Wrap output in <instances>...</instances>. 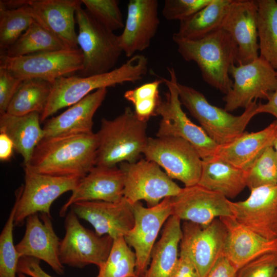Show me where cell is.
<instances>
[{"label": "cell", "instance_id": "7bdbcfd3", "mask_svg": "<svg viewBox=\"0 0 277 277\" xmlns=\"http://www.w3.org/2000/svg\"><path fill=\"white\" fill-rule=\"evenodd\" d=\"M17 272L30 277H53L42 268L39 260L31 257L20 258Z\"/></svg>", "mask_w": 277, "mask_h": 277}, {"label": "cell", "instance_id": "74e56055", "mask_svg": "<svg viewBox=\"0 0 277 277\" xmlns=\"http://www.w3.org/2000/svg\"><path fill=\"white\" fill-rule=\"evenodd\" d=\"M16 205H14L0 234V277H16L21 258L13 244Z\"/></svg>", "mask_w": 277, "mask_h": 277}, {"label": "cell", "instance_id": "d6986e66", "mask_svg": "<svg viewBox=\"0 0 277 277\" xmlns=\"http://www.w3.org/2000/svg\"><path fill=\"white\" fill-rule=\"evenodd\" d=\"M78 217L89 222L100 236L124 237L133 227V204L124 197L118 202L85 201L70 207Z\"/></svg>", "mask_w": 277, "mask_h": 277}, {"label": "cell", "instance_id": "ffe728a7", "mask_svg": "<svg viewBox=\"0 0 277 277\" xmlns=\"http://www.w3.org/2000/svg\"><path fill=\"white\" fill-rule=\"evenodd\" d=\"M257 0H233L222 28L233 39L238 47L236 63L247 64L259 56Z\"/></svg>", "mask_w": 277, "mask_h": 277}, {"label": "cell", "instance_id": "c3c4849f", "mask_svg": "<svg viewBox=\"0 0 277 277\" xmlns=\"http://www.w3.org/2000/svg\"><path fill=\"white\" fill-rule=\"evenodd\" d=\"M273 147L277 153V132H276L274 140L273 141Z\"/></svg>", "mask_w": 277, "mask_h": 277}, {"label": "cell", "instance_id": "1f68e13d", "mask_svg": "<svg viewBox=\"0 0 277 277\" xmlns=\"http://www.w3.org/2000/svg\"><path fill=\"white\" fill-rule=\"evenodd\" d=\"M260 56L277 70V1L257 0Z\"/></svg>", "mask_w": 277, "mask_h": 277}, {"label": "cell", "instance_id": "277c9868", "mask_svg": "<svg viewBox=\"0 0 277 277\" xmlns=\"http://www.w3.org/2000/svg\"><path fill=\"white\" fill-rule=\"evenodd\" d=\"M147 123L139 120L130 107L113 120L103 118L97 133V166L112 167L140 160L146 146Z\"/></svg>", "mask_w": 277, "mask_h": 277}, {"label": "cell", "instance_id": "cb8c5ba5", "mask_svg": "<svg viewBox=\"0 0 277 277\" xmlns=\"http://www.w3.org/2000/svg\"><path fill=\"white\" fill-rule=\"evenodd\" d=\"M219 219L227 231L223 256L237 271L262 255L277 253V238L263 237L244 226L233 217Z\"/></svg>", "mask_w": 277, "mask_h": 277}, {"label": "cell", "instance_id": "ab89813d", "mask_svg": "<svg viewBox=\"0 0 277 277\" xmlns=\"http://www.w3.org/2000/svg\"><path fill=\"white\" fill-rule=\"evenodd\" d=\"M210 2L211 0H166L162 14L167 20L180 22L190 17Z\"/></svg>", "mask_w": 277, "mask_h": 277}, {"label": "cell", "instance_id": "b9f144b4", "mask_svg": "<svg viewBox=\"0 0 277 277\" xmlns=\"http://www.w3.org/2000/svg\"><path fill=\"white\" fill-rule=\"evenodd\" d=\"M22 82L8 70L0 68V115L6 113L11 100Z\"/></svg>", "mask_w": 277, "mask_h": 277}, {"label": "cell", "instance_id": "836d02e7", "mask_svg": "<svg viewBox=\"0 0 277 277\" xmlns=\"http://www.w3.org/2000/svg\"><path fill=\"white\" fill-rule=\"evenodd\" d=\"M135 252L126 243L124 237L113 239L109 255L99 268L96 277H138L136 273Z\"/></svg>", "mask_w": 277, "mask_h": 277}, {"label": "cell", "instance_id": "52a82bcc", "mask_svg": "<svg viewBox=\"0 0 277 277\" xmlns=\"http://www.w3.org/2000/svg\"><path fill=\"white\" fill-rule=\"evenodd\" d=\"M169 79H164L168 88L165 99L156 109V115L162 117L156 137L176 136L189 142L202 159L214 155L218 145L201 127L193 123L182 108L178 82L174 69L168 67Z\"/></svg>", "mask_w": 277, "mask_h": 277}, {"label": "cell", "instance_id": "d590c367", "mask_svg": "<svg viewBox=\"0 0 277 277\" xmlns=\"http://www.w3.org/2000/svg\"><path fill=\"white\" fill-rule=\"evenodd\" d=\"M164 79H156L133 89L126 91L124 98L134 107V113L141 121L147 122L152 116L156 115V109L161 102L159 87Z\"/></svg>", "mask_w": 277, "mask_h": 277}, {"label": "cell", "instance_id": "ac0fdd59", "mask_svg": "<svg viewBox=\"0 0 277 277\" xmlns=\"http://www.w3.org/2000/svg\"><path fill=\"white\" fill-rule=\"evenodd\" d=\"M233 217L267 239L277 238V184L250 190L245 200L231 201Z\"/></svg>", "mask_w": 277, "mask_h": 277}, {"label": "cell", "instance_id": "ee69618b", "mask_svg": "<svg viewBox=\"0 0 277 277\" xmlns=\"http://www.w3.org/2000/svg\"><path fill=\"white\" fill-rule=\"evenodd\" d=\"M173 277H200V275L191 260L186 254L180 253Z\"/></svg>", "mask_w": 277, "mask_h": 277}, {"label": "cell", "instance_id": "9a60e30c", "mask_svg": "<svg viewBox=\"0 0 277 277\" xmlns=\"http://www.w3.org/2000/svg\"><path fill=\"white\" fill-rule=\"evenodd\" d=\"M171 197H166L151 207H144L140 202L133 204L134 225L124 239L134 249L136 273L138 277H143L147 270L160 230L172 215Z\"/></svg>", "mask_w": 277, "mask_h": 277}, {"label": "cell", "instance_id": "4316f807", "mask_svg": "<svg viewBox=\"0 0 277 277\" xmlns=\"http://www.w3.org/2000/svg\"><path fill=\"white\" fill-rule=\"evenodd\" d=\"M40 123L41 114L37 112L23 115L5 113L0 115V132L12 141L14 150L23 159L24 166L29 163L36 147L44 137Z\"/></svg>", "mask_w": 277, "mask_h": 277}, {"label": "cell", "instance_id": "2e32d148", "mask_svg": "<svg viewBox=\"0 0 277 277\" xmlns=\"http://www.w3.org/2000/svg\"><path fill=\"white\" fill-rule=\"evenodd\" d=\"M81 0H9L10 8L25 6L35 22L48 30L70 49H79L75 14Z\"/></svg>", "mask_w": 277, "mask_h": 277}, {"label": "cell", "instance_id": "9c48e42d", "mask_svg": "<svg viewBox=\"0 0 277 277\" xmlns=\"http://www.w3.org/2000/svg\"><path fill=\"white\" fill-rule=\"evenodd\" d=\"M83 55L79 49H64L19 57L0 56V68L22 80L38 78L52 84L61 77L79 72Z\"/></svg>", "mask_w": 277, "mask_h": 277}, {"label": "cell", "instance_id": "60d3db41", "mask_svg": "<svg viewBox=\"0 0 277 277\" xmlns=\"http://www.w3.org/2000/svg\"><path fill=\"white\" fill-rule=\"evenodd\" d=\"M277 269V253L262 255L239 269L235 277H273Z\"/></svg>", "mask_w": 277, "mask_h": 277}, {"label": "cell", "instance_id": "5b68a950", "mask_svg": "<svg viewBox=\"0 0 277 277\" xmlns=\"http://www.w3.org/2000/svg\"><path fill=\"white\" fill-rule=\"evenodd\" d=\"M181 102L200 124L207 135L218 145L232 142L241 135L256 113L258 104L252 102L240 115L211 104L194 88L178 83Z\"/></svg>", "mask_w": 277, "mask_h": 277}, {"label": "cell", "instance_id": "e575fe53", "mask_svg": "<svg viewBox=\"0 0 277 277\" xmlns=\"http://www.w3.org/2000/svg\"><path fill=\"white\" fill-rule=\"evenodd\" d=\"M34 20L25 6L8 9L0 4V47L7 50Z\"/></svg>", "mask_w": 277, "mask_h": 277}, {"label": "cell", "instance_id": "4fadbf2b", "mask_svg": "<svg viewBox=\"0 0 277 277\" xmlns=\"http://www.w3.org/2000/svg\"><path fill=\"white\" fill-rule=\"evenodd\" d=\"M231 91L223 98L224 109L232 112L247 107L258 98L268 100L277 87V71L262 57L247 64L232 65Z\"/></svg>", "mask_w": 277, "mask_h": 277}, {"label": "cell", "instance_id": "f6af8a7d", "mask_svg": "<svg viewBox=\"0 0 277 277\" xmlns=\"http://www.w3.org/2000/svg\"><path fill=\"white\" fill-rule=\"evenodd\" d=\"M237 270L222 256L204 277H235Z\"/></svg>", "mask_w": 277, "mask_h": 277}, {"label": "cell", "instance_id": "ba28073f", "mask_svg": "<svg viewBox=\"0 0 277 277\" xmlns=\"http://www.w3.org/2000/svg\"><path fill=\"white\" fill-rule=\"evenodd\" d=\"M24 184L16 191L15 226H21L30 215L40 212L51 217V206L63 193L72 191L81 178L42 174L24 167Z\"/></svg>", "mask_w": 277, "mask_h": 277}, {"label": "cell", "instance_id": "3957f363", "mask_svg": "<svg viewBox=\"0 0 277 277\" xmlns=\"http://www.w3.org/2000/svg\"><path fill=\"white\" fill-rule=\"evenodd\" d=\"M148 65L145 56L136 54L119 67L106 73L85 77L72 75L58 78L52 84L48 103L41 115V122L97 89L141 81L147 73Z\"/></svg>", "mask_w": 277, "mask_h": 277}, {"label": "cell", "instance_id": "7c38bea8", "mask_svg": "<svg viewBox=\"0 0 277 277\" xmlns=\"http://www.w3.org/2000/svg\"><path fill=\"white\" fill-rule=\"evenodd\" d=\"M119 168L124 176V197L132 204L144 200L148 207H153L182 189L159 165L145 158L121 163Z\"/></svg>", "mask_w": 277, "mask_h": 277}, {"label": "cell", "instance_id": "8fae6325", "mask_svg": "<svg viewBox=\"0 0 277 277\" xmlns=\"http://www.w3.org/2000/svg\"><path fill=\"white\" fill-rule=\"evenodd\" d=\"M64 225L65 234L59 248L61 263L77 268L89 264L101 267L109 255L113 239L84 227L71 209L66 214Z\"/></svg>", "mask_w": 277, "mask_h": 277}, {"label": "cell", "instance_id": "f35d334b", "mask_svg": "<svg viewBox=\"0 0 277 277\" xmlns=\"http://www.w3.org/2000/svg\"><path fill=\"white\" fill-rule=\"evenodd\" d=\"M86 9L100 23L114 31L124 28L123 17L117 0H81Z\"/></svg>", "mask_w": 277, "mask_h": 277}, {"label": "cell", "instance_id": "8992f818", "mask_svg": "<svg viewBox=\"0 0 277 277\" xmlns=\"http://www.w3.org/2000/svg\"><path fill=\"white\" fill-rule=\"evenodd\" d=\"M78 26L77 41L83 55L81 76L108 72L114 67L123 52L119 36L79 6L75 14Z\"/></svg>", "mask_w": 277, "mask_h": 277}, {"label": "cell", "instance_id": "30bf717a", "mask_svg": "<svg viewBox=\"0 0 277 277\" xmlns=\"http://www.w3.org/2000/svg\"><path fill=\"white\" fill-rule=\"evenodd\" d=\"M143 154L165 171L172 179L182 182L185 187L198 184L202 170V158L186 140L176 136L148 137Z\"/></svg>", "mask_w": 277, "mask_h": 277}, {"label": "cell", "instance_id": "e0dca14e", "mask_svg": "<svg viewBox=\"0 0 277 277\" xmlns=\"http://www.w3.org/2000/svg\"><path fill=\"white\" fill-rule=\"evenodd\" d=\"M172 215L181 221L206 226L222 217H233L231 201L198 184L182 188L171 197Z\"/></svg>", "mask_w": 277, "mask_h": 277}, {"label": "cell", "instance_id": "bcb514c9", "mask_svg": "<svg viewBox=\"0 0 277 277\" xmlns=\"http://www.w3.org/2000/svg\"><path fill=\"white\" fill-rule=\"evenodd\" d=\"M265 104L258 103L256 113H266L273 115L277 120V87L271 93Z\"/></svg>", "mask_w": 277, "mask_h": 277}, {"label": "cell", "instance_id": "44dd1931", "mask_svg": "<svg viewBox=\"0 0 277 277\" xmlns=\"http://www.w3.org/2000/svg\"><path fill=\"white\" fill-rule=\"evenodd\" d=\"M51 217L46 213L29 216L26 220L25 234L15 245L21 258L31 257L44 261L57 274L64 273L59 258L61 240L54 231Z\"/></svg>", "mask_w": 277, "mask_h": 277}, {"label": "cell", "instance_id": "681fc988", "mask_svg": "<svg viewBox=\"0 0 277 277\" xmlns=\"http://www.w3.org/2000/svg\"><path fill=\"white\" fill-rule=\"evenodd\" d=\"M17 274V277H27V275L22 273H18Z\"/></svg>", "mask_w": 277, "mask_h": 277}, {"label": "cell", "instance_id": "f546056e", "mask_svg": "<svg viewBox=\"0 0 277 277\" xmlns=\"http://www.w3.org/2000/svg\"><path fill=\"white\" fill-rule=\"evenodd\" d=\"M232 2L233 0H211L205 7L180 21L177 32L173 35L185 39L197 40L221 29Z\"/></svg>", "mask_w": 277, "mask_h": 277}, {"label": "cell", "instance_id": "484cf974", "mask_svg": "<svg viewBox=\"0 0 277 277\" xmlns=\"http://www.w3.org/2000/svg\"><path fill=\"white\" fill-rule=\"evenodd\" d=\"M277 120L256 132H244L229 143L218 145L213 155L246 171L268 147L273 146Z\"/></svg>", "mask_w": 277, "mask_h": 277}, {"label": "cell", "instance_id": "6da1fadb", "mask_svg": "<svg viewBox=\"0 0 277 277\" xmlns=\"http://www.w3.org/2000/svg\"><path fill=\"white\" fill-rule=\"evenodd\" d=\"M97 150L93 132L44 138L24 167L44 174L82 178L95 166Z\"/></svg>", "mask_w": 277, "mask_h": 277}, {"label": "cell", "instance_id": "f1b7e54d", "mask_svg": "<svg viewBox=\"0 0 277 277\" xmlns=\"http://www.w3.org/2000/svg\"><path fill=\"white\" fill-rule=\"evenodd\" d=\"M181 238V220L171 215L164 224L161 236L151 252L149 267L143 277H173Z\"/></svg>", "mask_w": 277, "mask_h": 277}, {"label": "cell", "instance_id": "d6a6232c", "mask_svg": "<svg viewBox=\"0 0 277 277\" xmlns=\"http://www.w3.org/2000/svg\"><path fill=\"white\" fill-rule=\"evenodd\" d=\"M64 49L70 48L53 33L34 22L6 50L5 55L9 57H19Z\"/></svg>", "mask_w": 277, "mask_h": 277}, {"label": "cell", "instance_id": "7dc6e473", "mask_svg": "<svg viewBox=\"0 0 277 277\" xmlns=\"http://www.w3.org/2000/svg\"><path fill=\"white\" fill-rule=\"evenodd\" d=\"M14 150V145L9 137L0 132V160L2 161L10 160Z\"/></svg>", "mask_w": 277, "mask_h": 277}, {"label": "cell", "instance_id": "5bb4252c", "mask_svg": "<svg viewBox=\"0 0 277 277\" xmlns=\"http://www.w3.org/2000/svg\"><path fill=\"white\" fill-rule=\"evenodd\" d=\"M227 231L220 219L206 226L188 221L182 225L180 253L187 255L204 277L223 256Z\"/></svg>", "mask_w": 277, "mask_h": 277}, {"label": "cell", "instance_id": "8d00e7d4", "mask_svg": "<svg viewBox=\"0 0 277 277\" xmlns=\"http://www.w3.org/2000/svg\"><path fill=\"white\" fill-rule=\"evenodd\" d=\"M246 172L250 190L277 184V153L273 146L267 147Z\"/></svg>", "mask_w": 277, "mask_h": 277}, {"label": "cell", "instance_id": "83f0119b", "mask_svg": "<svg viewBox=\"0 0 277 277\" xmlns=\"http://www.w3.org/2000/svg\"><path fill=\"white\" fill-rule=\"evenodd\" d=\"M246 179V171L212 155L202 159L197 184L228 199H233L247 187Z\"/></svg>", "mask_w": 277, "mask_h": 277}, {"label": "cell", "instance_id": "d4e9b609", "mask_svg": "<svg viewBox=\"0 0 277 277\" xmlns=\"http://www.w3.org/2000/svg\"><path fill=\"white\" fill-rule=\"evenodd\" d=\"M107 88L90 93L61 114L48 118L43 128L44 138L93 132V118L104 101Z\"/></svg>", "mask_w": 277, "mask_h": 277}, {"label": "cell", "instance_id": "7a4b0ae2", "mask_svg": "<svg viewBox=\"0 0 277 277\" xmlns=\"http://www.w3.org/2000/svg\"><path fill=\"white\" fill-rule=\"evenodd\" d=\"M177 51L184 60L198 66L207 84L226 95L231 90L230 67L236 63L238 47L232 37L222 28L197 40L172 35Z\"/></svg>", "mask_w": 277, "mask_h": 277}, {"label": "cell", "instance_id": "7402d4cb", "mask_svg": "<svg viewBox=\"0 0 277 277\" xmlns=\"http://www.w3.org/2000/svg\"><path fill=\"white\" fill-rule=\"evenodd\" d=\"M160 23L156 0H130L123 32L119 36L121 47L128 57L150 46Z\"/></svg>", "mask_w": 277, "mask_h": 277}, {"label": "cell", "instance_id": "603a6c76", "mask_svg": "<svg viewBox=\"0 0 277 277\" xmlns=\"http://www.w3.org/2000/svg\"><path fill=\"white\" fill-rule=\"evenodd\" d=\"M124 176L120 168L95 166L81 178L60 215L64 216L72 205L80 202H120L124 197Z\"/></svg>", "mask_w": 277, "mask_h": 277}, {"label": "cell", "instance_id": "f907efd6", "mask_svg": "<svg viewBox=\"0 0 277 277\" xmlns=\"http://www.w3.org/2000/svg\"><path fill=\"white\" fill-rule=\"evenodd\" d=\"M273 277H277V269L276 270Z\"/></svg>", "mask_w": 277, "mask_h": 277}, {"label": "cell", "instance_id": "4dcf8cb0", "mask_svg": "<svg viewBox=\"0 0 277 277\" xmlns=\"http://www.w3.org/2000/svg\"><path fill=\"white\" fill-rule=\"evenodd\" d=\"M52 86L50 83L41 79L23 80L11 100L6 113L23 115L37 112L41 115L48 103Z\"/></svg>", "mask_w": 277, "mask_h": 277}]
</instances>
